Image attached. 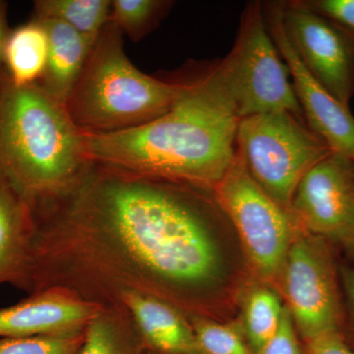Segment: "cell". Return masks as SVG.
<instances>
[{
  "label": "cell",
  "instance_id": "obj_1",
  "mask_svg": "<svg viewBox=\"0 0 354 354\" xmlns=\"http://www.w3.org/2000/svg\"><path fill=\"white\" fill-rule=\"evenodd\" d=\"M34 215L30 295L64 288L108 306L138 291L207 316L228 281L230 223L208 188L91 160Z\"/></svg>",
  "mask_w": 354,
  "mask_h": 354
},
{
  "label": "cell",
  "instance_id": "obj_2",
  "mask_svg": "<svg viewBox=\"0 0 354 354\" xmlns=\"http://www.w3.org/2000/svg\"><path fill=\"white\" fill-rule=\"evenodd\" d=\"M164 115L111 134L84 133L88 160L213 190L234 162L239 120L198 71Z\"/></svg>",
  "mask_w": 354,
  "mask_h": 354
},
{
  "label": "cell",
  "instance_id": "obj_3",
  "mask_svg": "<svg viewBox=\"0 0 354 354\" xmlns=\"http://www.w3.org/2000/svg\"><path fill=\"white\" fill-rule=\"evenodd\" d=\"M90 162L64 104L39 83L16 86L0 67V183L35 209L64 194Z\"/></svg>",
  "mask_w": 354,
  "mask_h": 354
},
{
  "label": "cell",
  "instance_id": "obj_4",
  "mask_svg": "<svg viewBox=\"0 0 354 354\" xmlns=\"http://www.w3.org/2000/svg\"><path fill=\"white\" fill-rule=\"evenodd\" d=\"M183 90V80H160L140 71L125 55L122 32L111 18L64 106L81 132L111 134L164 115Z\"/></svg>",
  "mask_w": 354,
  "mask_h": 354
},
{
  "label": "cell",
  "instance_id": "obj_5",
  "mask_svg": "<svg viewBox=\"0 0 354 354\" xmlns=\"http://www.w3.org/2000/svg\"><path fill=\"white\" fill-rule=\"evenodd\" d=\"M268 29L263 2H249L227 57L199 67L205 82L239 120L286 111L305 120L283 64Z\"/></svg>",
  "mask_w": 354,
  "mask_h": 354
},
{
  "label": "cell",
  "instance_id": "obj_6",
  "mask_svg": "<svg viewBox=\"0 0 354 354\" xmlns=\"http://www.w3.org/2000/svg\"><path fill=\"white\" fill-rule=\"evenodd\" d=\"M332 150L306 121L286 111L239 120L236 155L258 185L290 209L300 180Z\"/></svg>",
  "mask_w": 354,
  "mask_h": 354
},
{
  "label": "cell",
  "instance_id": "obj_7",
  "mask_svg": "<svg viewBox=\"0 0 354 354\" xmlns=\"http://www.w3.org/2000/svg\"><path fill=\"white\" fill-rule=\"evenodd\" d=\"M213 192L241 241L252 271L261 281L278 288L288 250L301 230L290 209L253 180L237 155Z\"/></svg>",
  "mask_w": 354,
  "mask_h": 354
},
{
  "label": "cell",
  "instance_id": "obj_8",
  "mask_svg": "<svg viewBox=\"0 0 354 354\" xmlns=\"http://www.w3.org/2000/svg\"><path fill=\"white\" fill-rule=\"evenodd\" d=\"M330 243L300 230L279 278L278 288L305 342L341 328L337 268Z\"/></svg>",
  "mask_w": 354,
  "mask_h": 354
},
{
  "label": "cell",
  "instance_id": "obj_9",
  "mask_svg": "<svg viewBox=\"0 0 354 354\" xmlns=\"http://www.w3.org/2000/svg\"><path fill=\"white\" fill-rule=\"evenodd\" d=\"M290 212L304 232L344 244L354 237V160L330 152L298 184Z\"/></svg>",
  "mask_w": 354,
  "mask_h": 354
},
{
  "label": "cell",
  "instance_id": "obj_10",
  "mask_svg": "<svg viewBox=\"0 0 354 354\" xmlns=\"http://www.w3.org/2000/svg\"><path fill=\"white\" fill-rule=\"evenodd\" d=\"M286 36L312 76L342 106L354 95V36L292 1H281Z\"/></svg>",
  "mask_w": 354,
  "mask_h": 354
},
{
  "label": "cell",
  "instance_id": "obj_11",
  "mask_svg": "<svg viewBox=\"0 0 354 354\" xmlns=\"http://www.w3.org/2000/svg\"><path fill=\"white\" fill-rule=\"evenodd\" d=\"M268 29L292 78V87L310 129L333 152L354 160V116L312 76L286 36L281 1L263 2Z\"/></svg>",
  "mask_w": 354,
  "mask_h": 354
},
{
  "label": "cell",
  "instance_id": "obj_12",
  "mask_svg": "<svg viewBox=\"0 0 354 354\" xmlns=\"http://www.w3.org/2000/svg\"><path fill=\"white\" fill-rule=\"evenodd\" d=\"M102 307L66 288H46L0 309V337L84 332Z\"/></svg>",
  "mask_w": 354,
  "mask_h": 354
},
{
  "label": "cell",
  "instance_id": "obj_13",
  "mask_svg": "<svg viewBox=\"0 0 354 354\" xmlns=\"http://www.w3.org/2000/svg\"><path fill=\"white\" fill-rule=\"evenodd\" d=\"M149 351L165 354H202L187 313L160 298L127 291L120 297Z\"/></svg>",
  "mask_w": 354,
  "mask_h": 354
},
{
  "label": "cell",
  "instance_id": "obj_14",
  "mask_svg": "<svg viewBox=\"0 0 354 354\" xmlns=\"http://www.w3.org/2000/svg\"><path fill=\"white\" fill-rule=\"evenodd\" d=\"M36 220L32 208L0 183V283L29 295L34 269Z\"/></svg>",
  "mask_w": 354,
  "mask_h": 354
},
{
  "label": "cell",
  "instance_id": "obj_15",
  "mask_svg": "<svg viewBox=\"0 0 354 354\" xmlns=\"http://www.w3.org/2000/svg\"><path fill=\"white\" fill-rule=\"evenodd\" d=\"M37 19L41 21L48 37V64L39 84L64 104L95 41L83 36L62 21Z\"/></svg>",
  "mask_w": 354,
  "mask_h": 354
},
{
  "label": "cell",
  "instance_id": "obj_16",
  "mask_svg": "<svg viewBox=\"0 0 354 354\" xmlns=\"http://www.w3.org/2000/svg\"><path fill=\"white\" fill-rule=\"evenodd\" d=\"M48 37L41 21L11 30L4 51L3 68L16 86L39 83L48 64Z\"/></svg>",
  "mask_w": 354,
  "mask_h": 354
},
{
  "label": "cell",
  "instance_id": "obj_17",
  "mask_svg": "<svg viewBox=\"0 0 354 354\" xmlns=\"http://www.w3.org/2000/svg\"><path fill=\"white\" fill-rule=\"evenodd\" d=\"M143 341L121 304L102 306L88 323L78 354H143Z\"/></svg>",
  "mask_w": 354,
  "mask_h": 354
},
{
  "label": "cell",
  "instance_id": "obj_18",
  "mask_svg": "<svg viewBox=\"0 0 354 354\" xmlns=\"http://www.w3.org/2000/svg\"><path fill=\"white\" fill-rule=\"evenodd\" d=\"M285 304L274 286L261 281L247 292L242 307L243 333L254 354L278 330Z\"/></svg>",
  "mask_w": 354,
  "mask_h": 354
},
{
  "label": "cell",
  "instance_id": "obj_19",
  "mask_svg": "<svg viewBox=\"0 0 354 354\" xmlns=\"http://www.w3.org/2000/svg\"><path fill=\"white\" fill-rule=\"evenodd\" d=\"M34 17L62 21L95 41L111 17V0H37Z\"/></svg>",
  "mask_w": 354,
  "mask_h": 354
},
{
  "label": "cell",
  "instance_id": "obj_20",
  "mask_svg": "<svg viewBox=\"0 0 354 354\" xmlns=\"http://www.w3.org/2000/svg\"><path fill=\"white\" fill-rule=\"evenodd\" d=\"M169 0H113L111 20L133 41L145 38L174 6Z\"/></svg>",
  "mask_w": 354,
  "mask_h": 354
},
{
  "label": "cell",
  "instance_id": "obj_21",
  "mask_svg": "<svg viewBox=\"0 0 354 354\" xmlns=\"http://www.w3.org/2000/svg\"><path fill=\"white\" fill-rule=\"evenodd\" d=\"M187 315L202 354H254L234 326L216 322L209 316Z\"/></svg>",
  "mask_w": 354,
  "mask_h": 354
},
{
  "label": "cell",
  "instance_id": "obj_22",
  "mask_svg": "<svg viewBox=\"0 0 354 354\" xmlns=\"http://www.w3.org/2000/svg\"><path fill=\"white\" fill-rule=\"evenodd\" d=\"M84 332L27 337H0V354H78Z\"/></svg>",
  "mask_w": 354,
  "mask_h": 354
},
{
  "label": "cell",
  "instance_id": "obj_23",
  "mask_svg": "<svg viewBox=\"0 0 354 354\" xmlns=\"http://www.w3.org/2000/svg\"><path fill=\"white\" fill-rule=\"evenodd\" d=\"M306 10L318 14L354 36V0H297Z\"/></svg>",
  "mask_w": 354,
  "mask_h": 354
},
{
  "label": "cell",
  "instance_id": "obj_24",
  "mask_svg": "<svg viewBox=\"0 0 354 354\" xmlns=\"http://www.w3.org/2000/svg\"><path fill=\"white\" fill-rule=\"evenodd\" d=\"M255 354H304L298 342L292 317L286 305L278 330Z\"/></svg>",
  "mask_w": 354,
  "mask_h": 354
},
{
  "label": "cell",
  "instance_id": "obj_25",
  "mask_svg": "<svg viewBox=\"0 0 354 354\" xmlns=\"http://www.w3.org/2000/svg\"><path fill=\"white\" fill-rule=\"evenodd\" d=\"M304 354H354V353L344 342L341 330H335L306 342Z\"/></svg>",
  "mask_w": 354,
  "mask_h": 354
},
{
  "label": "cell",
  "instance_id": "obj_26",
  "mask_svg": "<svg viewBox=\"0 0 354 354\" xmlns=\"http://www.w3.org/2000/svg\"><path fill=\"white\" fill-rule=\"evenodd\" d=\"M10 32L7 21V2L0 0V67L3 66L4 51Z\"/></svg>",
  "mask_w": 354,
  "mask_h": 354
},
{
  "label": "cell",
  "instance_id": "obj_27",
  "mask_svg": "<svg viewBox=\"0 0 354 354\" xmlns=\"http://www.w3.org/2000/svg\"><path fill=\"white\" fill-rule=\"evenodd\" d=\"M341 276L342 286L354 317V269L348 267L342 268Z\"/></svg>",
  "mask_w": 354,
  "mask_h": 354
},
{
  "label": "cell",
  "instance_id": "obj_28",
  "mask_svg": "<svg viewBox=\"0 0 354 354\" xmlns=\"http://www.w3.org/2000/svg\"><path fill=\"white\" fill-rule=\"evenodd\" d=\"M342 246L348 251L349 255L354 259V237L351 241L344 242V244H342Z\"/></svg>",
  "mask_w": 354,
  "mask_h": 354
},
{
  "label": "cell",
  "instance_id": "obj_29",
  "mask_svg": "<svg viewBox=\"0 0 354 354\" xmlns=\"http://www.w3.org/2000/svg\"><path fill=\"white\" fill-rule=\"evenodd\" d=\"M143 354H165V353H156V351H149V349H145V351H144Z\"/></svg>",
  "mask_w": 354,
  "mask_h": 354
}]
</instances>
